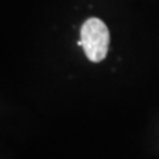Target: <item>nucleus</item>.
<instances>
[{"instance_id": "f257e3e1", "label": "nucleus", "mask_w": 159, "mask_h": 159, "mask_svg": "<svg viewBox=\"0 0 159 159\" xmlns=\"http://www.w3.org/2000/svg\"><path fill=\"white\" fill-rule=\"evenodd\" d=\"M110 44V33L106 24L97 17L88 19L81 27V45L86 57L92 62H101L106 57Z\"/></svg>"}]
</instances>
